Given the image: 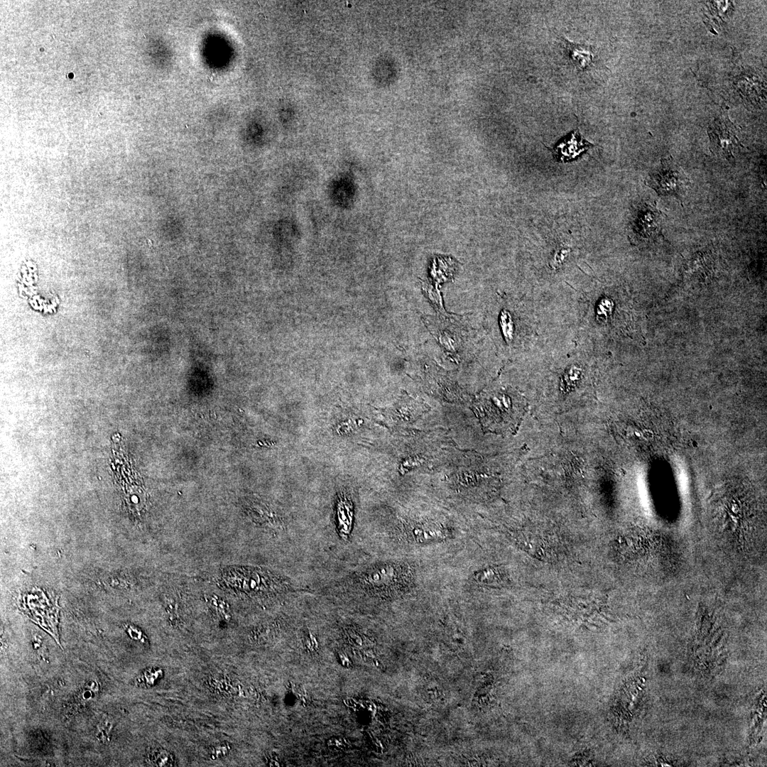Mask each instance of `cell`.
Returning <instances> with one entry per match:
<instances>
[{
  "label": "cell",
  "instance_id": "4",
  "mask_svg": "<svg viewBox=\"0 0 767 767\" xmlns=\"http://www.w3.org/2000/svg\"><path fill=\"white\" fill-rule=\"evenodd\" d=\"M708 131L712 151L728 159L733 158V153L739 145L735 128L731 124L718 121Z\"/></svg>",
  "mask_w": 767,
  "mask_h": 767
},
{
  "label": "cell",
  "instance_id": "5",
  "mask_svg": "<svg viewBox=\"0 0 767 767\" xmlns=\"http://www.w3.org/2000/svg\"><path fill=\"white\" fill-rule=\"evenodd\" d=\"M593 146L594 144L584 139L577 129L562 138L553 148H548V149L551 151L555 159L559 162L566 163L575 159Z\"/></svg>",
  "mask_w": 767,
  "mask_h": 767
},
{
  "label": "cell",
  "instance_id": "1",
  "mask_svg": "<svg viewBox=\"0 0 767 767\" xmlns=\"http://www.w3.org/2000/svg\"><path fill=\"white\" fill-rule=\"evenodd\" d=\"M526 408L525 399L511 388L488 391L474 404L484 430L501 434L516 431Z\"/></svg>",
  "mask_w": 767,
  "mask_h": 767
},
{
  "label": "cell",
  "instance_id": "3",
  "mask_svg": "<svg viewBox=\"0 0 767 767\" xmlns=\"http://www.w3.org/2000/svg\"><path fill=\"white\" fill-rule=\"evenodd\" d=\"M663 214L655 205L643 204L636 211L631 223V236L633 241L650 242L662 235Z\"/></svg>",
  "mask_w": 767,
  "mask_h": 767
},
{
  "label": "cell",
  "instance_id": "9",
  "mask_svg": "<svg viewBox=\"0 0 767 767\" xmlns=\"http://www.w3.org/2000/svg\"><path fill=\"white\" fill-rule=\"evenodd\" d=\"M448 535L443 528L433 526H417L412 530L413 538L420 543L442 540Z\"/></svg>",
  "mask_w": 767,
  "mask_h": 767
},
{
  "label": "cell",
  "instance_id": "8",
  "mask_svg": "<svg viewBox=\"0 0 767 767\" xmlns=\"http://www.w3.org/2000/svg\"><path fill=\"white\" fill-rule=\"evenodd\" d=\"M354 185L348 178H342L334 182L332 196L334 202L340 207H347L352 202Z\"/></svg>",
  "mask_w": 767,
  "mask_h": 767
},
{
  "label": "cell",
  "instance_id": "6",
  "mask_svg": "<svg viewBox=\"0 0 767 767\" xmlns=\"http://www.w3.org/2000/svg\"><path fill=\"white\" fill-rule=\"evenodd\" d=\"M565 43V48L570 64L577 71L589 69L594 64V55L592 46L579 44L564 38H560Z\"/></svg>",
  "mask_w": 767,
  "mask_h": 767
},
{
  "label": "cell",
  "instance_id": "10",
  "mask_svg": "<svg viewBox=\"0 0 767 767\" xmlns=\"http://www.w3.org/2000/svg\"><path fill=\"white\" fill-rule=\"evenodd\" d=\"M501 323L502 324L503 332L508 341L512 339L513 327L511 317L507 312L504 311L501 315Z\"/></svg>",
  "mask_w": 767,
  "mask_h": 767
},
{
  "label": "cell",
  "instance_id": "7",
  "mask_svg": "<svg viewBox=\"0 0 767 767\" xmlns=\"http://www.w3.org/2000/svg\"><path fill=\"white\" fill-rule=\"evenodd\" d=\"M353 519L352 504L346 496L339 497L337 508V526L344 540L349 536Z\"/></svg>",
  "mask_w": 767,
  "mask_h": 767
},
{
  "label": "cell",
  "instance_id": "2",
  "mask_svg": "<svg viewBox=\"0 0 767 767\" xmlns=\"http://www.w3.org/2000/svg\"><path fill=\"white\" fill-rule=\"evenodd\" d=\"M646 183L660 195L678 198L684 195L689 183L683 172L670 160H663L660 166L649 174Z\"/></svg>",
  "mask_w": 767,
  "mask_h": 767
}]
</instances>
